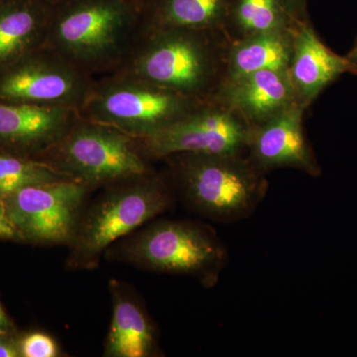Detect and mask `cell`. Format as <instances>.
I'll list each match as a JSON object with an SVG mask.
<instances>
[{"label":"cell","mask_w":357,"mask_h":357,"mask_svg":"<svg viewBox=\"0 0 357 357\" xmlns=\"http://www.w3.org/2000/svg\"><path fill=\"white\" fill-rule=\"evenodd\" d=\"M144 0H60L45 46L98 77L119 69L139 34Z\"/></svg>","instance_id":"7a4b0ae2"},{"label":"cell","mask_w":357,"mask_h":357,"mask_svg":"<svg viewBox=\"0 0 357 357\" xmlns=\"http://www.w3.org/2000/svg\"><path fill=\"white\" fill-rule=\"evenodd\" d=\"M213 100L241 115L249 128L299 105L288 70H263L223 84Z\"/></svg>","instance_id":"5bb4252c"},{"label":"cell","mask_w":357,"mask_h":357,"mask_svg":"<svg viewBox=\"0 0 357 357\" xmlns=\"http://www.w3.org/2000/svg\"><path fill=\"white\" fill-rule=\"evenodd\" d=\"M89 189L81 181L69 178L28 185L2 202L23 243H70Z\"/></svg>","instance_id":"30bf717a"},{"label":"cell","mask_w":357,"mask_h":357,"mask_svg":"<svg viewBox=\"0 0 357 357\" xmlns=\"http://www.w3.org/2000/svg\"><path fill=\"white\" fill-rule=\"evenodd\" d=\"M232 0H146L142 27L225 32Z\"/></svg>","instance_id":"e0dca14e"},{"label":"cell","mask_w":357,"mask_h":357,"mask_svg":"<svg viewBox=\"0 0 357 357\" xmlns=\"http://www.w3.org/2000/svg\"><path fill=\"white\" fill-rule=\"evenodd\" d=\"M69 178L45 160L0 151V201L28 185Z\"/></svg>","instance_id":"ffe728a7"},{"label":"cell","mask_w":357,"mask_h":357,"mask_svg":"<svg viewBox=\"0 0 357 357\" xmlns=\"http://www.w3.org/2000/svg\"><path fill=\"white\" fill-rule=\"evenodd\" d=\"M50 0H11L0 4V69L46 43Z\"/></svg>","instance_id":"9a60e30c"},{"label":"cell","mask_w":357,"mask_h":357,"mask_svg":"<svg viewBox=\"0 0 357 357\" xmlns=\"http://www.w3.org/2000/svg\"><path fill=\"white\" fill-rule=\"evenodd\" d=\"M41 159L91 188L151 171L135 138L82 115Z\"/></svg>","instance_id":"8992f818"},{"label":"cell","mask_w":357,"mask_h":357,"mask_svg":"<svg viewBox=\"0 0 357 357\" xmlns=\"http://www.w3.org/2000/svg\"><path fill=\"white\" fill-rule=\"evenodd\" d=\"M249 126L222 102L211 100L159 130L137 138L148 160H163L178 153H243Z\"/></svg>","instance_id":"9c48e42d"},{"label":"cell","mask_w":357,"mask_h":357,"mask_svg":"<svg viewBox=\"0 0 357 357\" xmlns=\"http://www.w3.org/2000/svg\"><path fill=\"white\" fill-rule=\"evenodd\" d=\"M79 116L70 107L0 102V151L41 159Z\"/></svg>","instance_id":"7c38bea8"},{"label":"cell","mask_w":357,"mask_h":357,"mask_svg":"<svg viewBox=\"0 0 357 357\" xmlns=\"http://www.w3.org/2000/svg\"><path fill=\"white\" fill-rule=\"evenodd\" d=\"M305 112L300 105H295L249 128L248 157L263 173L292 168L312 177L321 175V166L305 133Z\"/></svg>","instance_id":"8fae6325"},{"label":"cell","mask_w":357,"mask_h":357,"mask_svg":"<svg viewBox=\"0 0 357 357\" xmlns=\"http://www.w3.org/2000/svg\"><path fill=\"white\" fill-rule=\"evenodd\" d=\"M289 15L297 23L310 21L307 11V0H279Z\"/></svg>","instance_id":"7402d4cb"},{"label":"cell","mask_w":357,"mask_h":357,"mask_svg":"<svg viewBox=\"0 0 357 357\" xmlns=\"http://www.w3.org/2000/svg\"><path fill=\"white\" fill-rule=\"evenodd\" d=\"M299 26L230 41L222 86L259 70H288Z\"/></svg>","instance_id":"2e32d148"},{"label":"cell","mask_w":357,"mask_h":357,"mask_svg":"<svg viewBox=\"0 0 357 357\" xmlns=\"http://www.w3.org/2000/svg\"><path fill=\"white\" fill-rule=\"evenodd\" d=\"M288 72L297 102L306 110L342 75H356L345 56L338 55L324 43L311 21L303 23L296 32Z\"/></svg>","instance_id":"4fadbf2b"},{"label":"cell","mask_w":357,"mask_h":357,"mask_svg":"<svg viewBox=\"0 0 357 357\" xmlns=\"http://www.w3.org/2000/svg\"><path fill=\"white\" fill-rule=\"evenodd\" d=\"M21 356H57V344L49 335L42 333H32L20 340Z\"/></svg>","instance_id":"44dd1931"},{"label":"cell","mask_w":357,"mask_h":357,"mask_svg":"<svg viewBox=\"0 0 357 357\" xmlns=\"http://www.w3.org/2000/svg\"><path fill=\"white\" fill-rule=\"evenodd\" d=\"M13 325L0 304V335L13 333Z\"/></svg>","instance_id":"d4e9b609"},{"label":"cell","mask_w":357,"mask_h":357,"mask_svg":"<svg viewBox=\"0 0 357 357\" xmlns=\"http://www.w3.org/2000/svg\"><path fill=\"white\" fill-rule=\"evenodd\" d=\"M95 81L44 45L0 69V102L79 112Z\"/></svg>","instance_id":"ba28073f"},{"label":"cell","mask_w":357,"mask_h":357,"mask_svg":"<svg viewBox=\"0 0 357 357\" xmlns=\"http://www.w3.org/2000/svg\"><path fill=\"white\" fill-rule=\"evenodd\" d=\"M156 351V335L146 314L134 300L116 291L105 356L146 357L153 356Z\"/></svg>","instance_id":"ac0fdd59"},{"label":"cell","mask_w":357,"mask_h":357,"mask_svg":"<svg viewBox=\"0 0 357 357\" xmlns=\"http://www.w3.org/2000/svg\"><path fill=\"white\" fill-rule=\"evenodd\" d=\"M204 102L141 79L109 74L96 79L79 114L137 139L172 123Z\"/></svg>","instance_id":"5b68a950"},{"label":"cell","mask_w":357,"mask_h":357,"mask_svg":"<svg viewBox=\"0 0 357 357\" xmlns=\"http://www.w3.org/2000/svg\"><path fill=\"white\" fill-rule=\"evenodd\" d=\"M0 241H21L23 239L7 218L3 202L0 201Z\"/></svg>","instance_id":"603a6c76"},{"label":"cell","mask_w":357,"mask_h":357,"mask_svg":"<svg viewBox=\"0 0 357 357\" xmlns=\"http://www.w3.org/2000/svg\"><path fill=\"white\" fill-rule=\"evenodd\" d=\"M109 189L77 223L72 261L95 264L110 244L168 210L171 194L166 180L148 172L109 185Z\"/></svg>","instance_id":"277c9868"},{"label":"cell","mask_w":357,"mask_h":357,"mask_svg":"<svg viewBox=\"0 0 357 357\" xmlns=\"http://www.w3.org/2000/svg\"><path fill=\"white\" fill-rule=\"evenodd\" d=\"M126 257L152 271L196 277L215 285L227 261L225 244L202 223L160 220L128 241Z\"/></svg>","instance_id":"52a82bcc"},{"label":"cell","mask_w":357,"mask_h":357,"mask_svg":"<svg viewBox=\"0 0 357 357\" xmlns=\"http://www.w3.org/2000/svg\"><path fill=\"white\" fill-rule=\"evenodd\" d=\"M345 57L351 62L352 67L356 70V76H357V38L354 41V44L352 45L351 50L345 55Z\"/></svg>","instance_id":"484cf974"},{"label":"cell","mask_w":357,"mask_h":357,"mask_svg":"<svg viewBox=\"0 0 357 357\" xmlns=\"http://www.w3.org/2000/svg\"><path fill=\"white\" fill-rule=\"evenodd\" d=\"M50 1L52 2V3H54V2L60 1V0H50ZM144 1H146V0H144Z\"/></svg>","instance_id":"4316f807"},{"label":"cell","mask_w":357,"mask_h":357,"mask_svg":"<svg viewBox=\"0 0 357 357\" xmlns=\"http://www.w3.org/2000/svg\"><path fill=\"white\" fill-rule=\"evenodd\" d=\"M163 160L188 204L215 222L250 217L266 197V174L243 153H178Z\"/></svg>","instance_id":"3957f363"},{"label":"cell","mask_w":357,"mask_h":357,"mask_svg":"<svg viewBox=\"0 0 357 357\" xmlns=\"http://www.w3.org/2000/svg\"><path fill=\"white\" fill-rule=\"evenodd\" d=\"M21 356L20 340L14 337L13 333L0 335V357Z\"/></svg>","instance_id":"cb8c5ba5"},{"label":"cell","mask_w":357,"mask_h":357,"mask_svg":"<svg viewBox=\"0 0 357 357\" xmlns=\"http://www.w3.org/2000/svg\"><path fill=\"white\" fill-rule=\"evenodd\" d=\"M299 25L300 23L289 15L279 0H232L225 34L230 41H234Z\"/></svg>","instance_id":"d6986e66"},{"label":"cell","mask_w":357,"mask_h":357,"mask_svg":"<svg viewBox=\"0 0 357 357\" xmlns=\"http://www.w3.org/2000/svg\"><path fill=\"white\" fill-rule=\"evenodd\" d=\"M229 43L225 32L141 26L128 56L112 74L208 102L223 83Z\"/></svg>","instance_id":"6da1fadb"}]
</instances>
